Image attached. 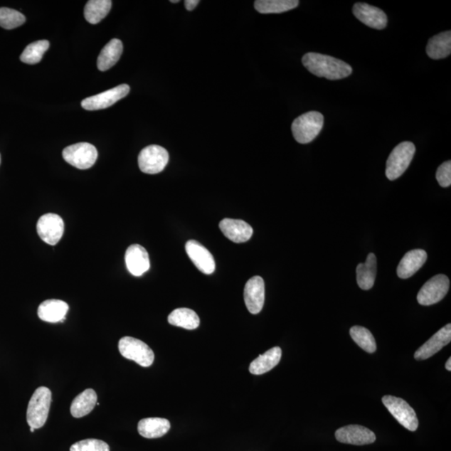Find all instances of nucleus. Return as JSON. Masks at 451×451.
<instances>
[{
  "mask_svg": "<svg viewBox=\"0 0 451 451\" xmlns=\"http://www.w3.org/2000/svg\"><path fill=\"white\" fill-rule=\"evenodd\" d=\"M302 62L310 73L330 80L346 78L353 72L352 67L346 62L319 53H308Z\"/></svg>",
  "mask_w": 451,
  "mask_h": 451,
  "instance_id": "obj_1",
  "label": "nucleus"
},
{
  "mask_svg": "<svg viewBox=\"0 0 451 451\" xmlns=\"http://www.w3.org/2000/svg\"><path fill=\"white\" fill-rule=\"evenodd\" d=\"M52 393L49 388L42 386L33 393L27 409L28 425L35 430L44 426L49 415Z\"/></svg>",
  "mask_w": 451,
  "mask_h": 451,
  "instance_id": "obj_2",
  "label": "nucleus"
},
{
  "mask_svg": "<svg viewBox=\"0 0 451 451\" xmlns=\"http://www.w3.org/2000/svg\"><path fill=\"white\" fill-rule=\"evenodd\" d=\"M324 116L318 112H309L296 118L292 124V132L300 144H308L319 135L324 127Z\"/></svg>",
  "mask_w": 451,
  "mask_h": 451,
  "instance_id": "obj_3",
  "label": "nucleus"
},
{
  "mask_svg": "<svg viewBox=\"0 0 451 451\" xmlns=\"http://www.w3.org/2000/svg\"><path fill=\"white\" fill-rule=\"evenodd\" d=\"M415 153V147L410 142H401L395 147L386 162L387 179L395 181L404 174L410 166Z\"/></svg>",
  "mask_w": 451,
  "mask_h": 451,
  "instance_id": "obj_4",
  "label": "nucleus"
},
{
  "mask_svg": "<svg viewBox=\"0 0 451 451\" xmlns=\"http://www.w3.org/2000/svg\"><path fill=\"white\" fill-rule=\"evenodd\" d=\"M119 351L124 358L135 361L142 367L151 366L155 355L148 345L132 337H124L119 341Z\"/></svg>",
  "mask_w": 451,
  "mask_h": 451,
  "instance_id": "obj_5",
  "label": "nucleus"
},
{
  "mask_svg": "<svg viewBox=\"0 0 451 451\" xmlns=\"http://www.w3.org/2000/svg\"><path fill=\"white\" fill-rule=\"evenodd\" d=\"M64 159L69 164L80 170L89 169L97 160V148L90 143L81 142L67 147L62 152Z\"/></svg>",
  "mask_w": 451,
  "mask_h": 451,
  "instance_id": "obj_6",
  "label": "nucleus"
},
{
  "mask_svg": "<svg viewBox=\"0 0 451 451\" xmlns=\"http://www.w3.org/2000/svg\"><path fill=\"white\" fill-rule=\"evenodd\" d=\"M382 402L395 419L405 429L410 431L418 429L419 420L415 412L405 400L400 398L386 396L383 397Z\"/></svg>",
  "mask_w": 451,
  "mask_h": 451,
  "instance_id": "obj_7",
  "label": "nucleus"
},
{
  "mask_svg": "<svg viewBox=\"0 0 451 451\" xmlns=\"http://www.w3.org/2000/svg\"><path fill=\"white\" fill-rule=\"evenodd\" d=\"M169 161V154L165 148L157 145L148 146L143 149L138 156L139 167L144 174H160Z\"/></svg>",
  "mask_w": 451,
  "mask_h": 451,
  "instance_id": "obj_8",
  "label": "nucleus"
},
{
  "mask_svg": "<svg viewBox=\"0 0 451 451\" xmlns=\"http://www.w3.org/2000/svg\"><path fill=\"white\" fill-rule=\"evenodd\" d=\"M450 289V280L447 276L438 275L427 281L417 295L420 305L430 306L439 303L444 299Z\"/></svg>",
  "mask_w": 451,
  "mask_h": 451,
  "instance_id": "obj_9",
  "label": "nucleus"
},
{
  "mask_svg": "<svg viewBox=\"0 0 451 451\" xmlns=\"http://www.w3.org/2000/svg\"><path fill=\"white\" fill-rule=\"evenodd\" d=\"M37 233L42 241L49 245H56L63 237L65 223L60 216L54 213L43 215L38 221Z\"/></svg>",
  "mask_w": 451,
  "mask_h": 451,
  "instance_id": "obj_10",
  "label": "nucleus"
},
{
  "mask_svg": "<svg viewBox=\"0 0 451 451\" xmlns=\"http://www.w3.org/2000/svg\"><path fill=\"white\" fill-rule=\"evenodd\" d=\"M129 90L131 88L127 84L118 85L117 87L105 91V92L85 99L81 102V107L86 110L107 109L116 104L118 100L126 97Z\"/></svg>",
  "mask_w": 451,
  "mask_h": 451,
  "instance_id": "obj_11",
  "label": "nucleus"
},
{
  "mask_svg": "<svg viewBox=\"0 0 451 451\" xmlns=\"http://www.w3.org/2000/svg\"><path fill=\"white\" fill-rule=\"evenodd\" d=\"M265 281L261 277H253L244 287V301L248 311L253 314L260 313L265 305Z\"/></svg>",
  "mask_w": 451,
  "mask_h": 451,
  "instance_id": "obj_12",
  "label": "nucleus"
},
{
  "mask_svg": "<svg viewBox=\"0 0 451 451\" xmlns=\"http://www.w3.org/2000/svg\"><path fill=\"white\" fill-rule=\"evenodd\" d=\"M335 437L339 442L354 445H369L376 440L372 430L357 425L342 427L335 432Z\"/></svg>",
  "mask_w": 451,
  "mask_h": 451,
  "instance_id": "obj_13",
  "label": "nucleus"
},
{
  "mask_svg": "<svg viewBox=\"0 0 451 451\" xmlns=\"http://www.w3.org/2000/svg\"><path fill=\"white\" fill-rule=\"evenodd\" d=\"M353 14L359 21L376 30H383L387 26L386 14L382 9L369 6L368 4H355L353 7Z\"/></svg>",
  "mask_w": 451,
  "mask_h": 451,
  "instance_id": "obj_14",
  "label": "nucleus"
},
{
  "mask_svg": "<svg viewBox=\"0 0 451 451\" xmlns=\"http://www.w3.org/2000/svg\"><path fill=\"white\" fill-rule=\"evenodd\" d=\"M186 252L198 270L205 275H212L215 271V261L212 253L195 240L186 243Z\"/></svg>",
  "mask_w": 451,
  "mask_h": 451,
  "instance_id": "obj_15",
  "label": "nucleus"
},
{
  "mask_svg": "<svg viewBox=\"0 0 451 451\" xmlns=\"http://www.w3.org/2000/svg\"><path fill=\"white\" fill-rule=\"evenodd\" d=\"M451 341V324L445 325L415 353L416 361H425L442 349Z\"/></svg>",
  "mask_w": 451,
  "mask_h": 451,
  "instance_id": "obj_16",
  "label": "nucleus"
},
{
  "mask_svg": "<svg viewBox=\"0 0 451 451\" xmlns=\"http://www.w3.org/2000/svg\"><path fill=\"white\" fill-rule=\"evenodd\" d=\"M124 260L128 271L135 277H141L151 267L146 248L139 244H133L127 248Z\"/></svg>",
  "mask_w": 451,
  "mask_h": 451,
  "instance_id": "obj_17",
  "label": "nucleus"
},
{
  "mask_svg": "<svg viewBox=\"0 0 451 451\" xmlns=\"http://www.w3.org/2000/svg\"><path fill=\"white\" fill-rule=\"evenodd\" d=\"M219 228L226 238L236 243H246L253 233L251 226L243 220L225 218L220 223Z\"/></svg>",
  "mask_w": 451,
  "mask_h": 451,
  "instance_id": "obj_18",
  "label": "nucleus"
},
{
  "mask_svg": "<svg viewBox=\"0 0 451 451\" xmlns=\"http://www.w3.org/2000/svg\"><path fill=\"white\" fill-rule=\"evenodd\" d=\"M427 260V253L421 249L408 252L401 259L397 267V275L402 280H407L418 272Z\"/></svg>",
  "mask_w": 451,
  "mask_h": 451,
  "instance_id": "obj_19",
  "label": "nucleus"
},
{
  "mask_svg": "<svg viewBox=\"0 0 451 451\" xmlns=\"http://www.w3.org/2000/svg\"><path fill=\"white\" fill-rule=\"evenodd\" d=\"M69 305L58 299H49L40 305L38 309L39 318L48 323H59L65 320Z\"/></svg>",
  "mask_w": 451,
  "mask_h": 451,
  "instance_id": "obj_20",
  "label": "nucleus"
},
{
  "mask_svg": "<svg viewBox=\"0 0 451 451\" xmlns=\"http://www.w3.org/2000/svg\"><path fill=\"white\" fill-rule=\"evenodd\" d=\"M282 358V349L280 347L272 348L254 359L249 367V371L255 376L265 373L272 371L277 366Z\"/></svg>",
  "mask_w": 451,
  "mask_h": 451,
  "instance_id": "obj_21",
  "label": "nucleus"
},
{
  "mask_svg": "<svg viewBox=\"0 0 451 451\" xmlns=\"http://www.w3.org/2000/svg\"><path fill=\"white\" fill-rule=\"evenodd\" d=\"M377 258L373 253H369L366 262L361 263L356 268L357 282L363 290H371L376 282Z\"/></svg>",
  "mask_w": 451,
  "mask_h": 451,
  "instance_id": "obj_22",
  "label": "nucleus"
},
{
  "mask_svg": "<svg viewBox=\"0 0 451 451\" xmlns=\"http://www.w3.org/2000/svg\"><path fill=\"white\" fill-rule=\"evenodd\" d=\"M451 53V32L445 31L432 37L426 46V54L433 60L445 59Z\"/></svg>",
  "mask_w": 451,
  "mask_h": 451,
  "instance_id": "obj_23",
  "label": "nucleus"
},
{
  "mask_svg": "<svg viewBox=\"0 0 451 451\" xmlns=\"http://www.w3.org/2000/svg\"><path fill=\"white\" fill-rule=\"evenodd\" d=\"M97 404V393L87 388L75 398L70 406V413L75 418H81L90 414Z\"/></svg>",
  "mask_w": 451,
  "mask_h": 451,
  "instance_id": "obj_24",
  "label": "nucleus"
},
{
  "mask_svg": "<svg viewBox=\"0 0 451 451\" xmlns=\"http://www.w3.org/2000/svg\"><path fill=\"white\" fill-rule=\"evenodd\" d=\"M170 429L169 420L162 418L143 419L138 424L139 434L147 439L162 437Z\"/></svg>",
  "mask_w": 451,
  "mask_h": 451,
  "instance_id": "obj_25",
  "label": "nucleus"
},
{
  "mask_svg": "<svg viewBox=\"0 0 451 451\" xmlns=\"http://www.w3.org/2000/svg\"><path fill=\"white\" fill-rule=\"evenodd\" d=\"M123 52L122 42L118 39L110 41L98 57L97 67L100 71L108 70L116 65Z\"/></svg>",
  "mask_w": 451,
  "mask_h": 451,
  "instance_id": "obj_26",
  "label": "nucleus"
},
{
  "mask_svg": "<svg viewBox=\"0 0 451 451\" xmlns=\"http://www.w3.org/2000/svg\"><path fill=\"white\" fill-rule=\"evenodd\" d=\"M170 324L189 330L199 327L200 319L193 310L182 308L172 311L168 316Z\"/></svg>",
  "mask_w": 451,
  "mask_h": 451,
  "instance_id": "obj_27",
  "label": "nucleus"
},
{
  "mask_svg": "<svg viewBox=\"0 0 451 451\" xmlns=\"http://www.w3.org/2000/svg\"><path fill=\"white\" fill-rule=\"evenodd\" d=\"M112 6L110 0H90L85 7V20L92 25H97L107 17Z\"/></svg>",
  "mask_w": 451,
  "mask_h": 451,
  "instance_id": "obj_28",
  "label": "nucleus"
},
{
  "mask_svg": "<svg viewBox=\"0 0 451 451\" xmlns=\"http://www.w3.org/2000/svg\"><path fill=\"white\" fill-rule=\"evenodd\" d=\"M299 4L297 0H257L254 8L261 14H281L297 8Z\"/></svg>",
  "mask_w": 451,
  "mask_h": 451,
  "instance_id": "obj_29",
  "label": "nucleus"
},
{
  "mask_svg": "<svg viewBox=\"0 0 451 451\" xmlns=\"http://www.w3.org/2000/svg\"><path fill=\"white\" fill-rule=\"evenodd\" d=\"M354 341L364 351L373 354L376 351V342L371 331L361 326H354L349 331Z\"/></svg>",
  "mask_w": 451,
  "mask_h": 451,
  "instance_id": "obj_30",
  "label": "nucleus"
},
{
  "mask_svg": "<svg viewBox=\"0 0 451 451\" xmlns=\"http://www.w3.org/2000/svg\"><path fill=\"white\" fill-rule=\"evenodd\" d=\"M50 42L39 41L28 45L21 55V60L28 65H35L41 61L45 53L49 49Z\"/></svg>",
  "mask_w": 451,
  "mask_h": 451,
  "instance_id": "obj_31",
  "label": "nucleus"
},
{
  "mask_svg": "<svg viewBox=\"0 0 451 451\" xmlns=\"http://www.w3.org/2000/svg\"><path fill=\"white\" fill-rule=\"evenodd\" d=\"M26 21L23 14L9 8H0V26L6 30L20 27Z\"/></svg>",
  "mask_w": 451,
  "mask_h": 451,
  "instance_id": "obj_32",
  "label": "nucleus"
},
{
  "mask_svg": "<svg viewBox=\"0 0 451 451\" xmlns=\"http://www.w3.org/2000/svg\"><path fill=\"white\" fill-rule=\"evenodd\" d=\"M70 451H110V446L103 440L87 439L72 445Z\"/></svg>",
  "mask_w": 451,
  "mask_h": 451,
  "instance_id": "obj_33",
  "label": "nucleus"
},
{
  "mask_svg": "<svg viewBox=\"0 0 451 451\" xmlns=\"http://www.w3.org/2000/svg\"><path fill=\"white\" fill-rule=\"evenodd\" d=\"M436 179L442 187H449L451 185V161H445L441 164L436 171Z\"/></svg>",
  "mask_w": 451,
  "mask_h": 451,
  "instance_id": "obj_34",
  "label": "nucleus"
},
{
  "mask_svg": "<svg viewBox=\"0 0 451 451\" xmlns=\"http://www.w3.org/2000/svg\"><path fill=\"white\" fill-rule=\"evenodd\" d=\"M200 1L198 0H186L185 8L189 11H193V9L198 6Z\"/></svg>",
  "mask_w": 451,
  "mask_h": 451,
  "instance_id": "obj_35",
  "label": "nucleus"
},
{
  "mask_svg": "<svg viewBox=\"0 0 451 451\" xmlns=\"http://www.w3.org/2000/svg\"><path fill=\"white\" fill-rule=\"evenodd\" d=\"M445 368L447 369L448 371H451V359L450 358L445 364Z\"/></svg>",
  "mask_w": 451,
  "mask_h": 451,
  "instance_id": "obj_36",
  "label": "nucleus"
},
{
  "mask_svg": "<svg viewBox=\"0 0 451 451\" xmlns=\"http://www.w3.org/2000/svg\"><path fill=\"white\" fill-rule=\"evenodd\" d=\"M179 0H171V3H179Z\"/></svg>",
  "mask_w": 451,
  "mask_h": 451,
  "instance_id": "obj_37",
  "label": "nucleus"
},
{
  "mask_svg": "<svg viewBox=\"0 0 451 451\" xmlns=\"http://www.w3.org/2000/svg\"><path fill=\"white\" fill-rule=\"evenodd\" d=\"M31 432H33V431H35V429L31 428Z\"/></svg>",
  "mask_w": 451,
  "mask_h": 451,
  "instance_id": "obj_38",
  "label": "nucleus"
},
{
  "mask_svg": "<svg viewBox=\"0 0 451 451\" xmlns=\"http://www.w3.org/2000/svg\"><path fill=\"white\" fill-rule=\"evenodd\" d=\"M0 162H1V156H0Z\"/></svg>",
  "mask_w": 451,
  "mask_h": 451,
  "instance_id": "obj_39",
  "label": "nucleus"
}]
</instances>
